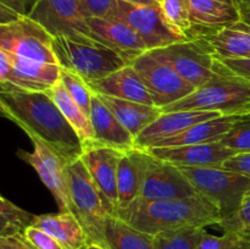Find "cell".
Returning <instances> with one entry per match:
<instances>
[{
	"label": "cell",
	"mask_w": 250,
	"mask_h": 249,
	"mask_svg": "<svg viewBox=\"0 0 250 249\" xmlns=\"http://www.w3.org/2000/svg\"><path fill=\"white\" fill-rule=\"evenodd\" d=\"M0 112L68 163L82 155L83 146L77 133L46 92L0 88Z\"/></svg>",
	"instance_id": "obj_1"
},
{
	"label": "cell",
	"mask_w": 250,
	"mask_h": 249,
	"mask_svg": "<svg viewBox=\"0 0 250 249\" xmlns=\"http://www.w3.org/2000/svg\"><path fill=\"white\" fill-rule=\"evenodd\" d=\"M134 228L156 236L188 227L219 225V209L203 195L171 200H144L138 198L128 208L116 214Z\"/></svg>",
	"instance_id": "obj_2"
},
{
	"label": "cell",
	"mask_w": 250,
	"mask_h": 249,
	"mask_svg": "<svg viewBox=\"0 0 250 249\" xmlns=\"http://www.w3.org/2000/svg\"><path fill=\"white\" fill-rule=\"evenodd\" d=\"M197 110L222 115L250 114V82L231 72L217 59L212 77L183 99L163 107V112Z\"/></svg>",
	"instance_id": "obj_3"
},
{
	"label": "cell",
	"mask_w": 250,
	"mask_h": 249,
	"mask_svg": "<svg viewBox=\"0 0 250 249\" xmlns=\"http://www.w3.org/2000/svg\"><path fill=\"white\" fill-rule=\"evenodd\" d=\"M54 51L61 67L77 73L85 82L129 65L119 53L89 36L54 37Z\"/></svg>",
	"instance_id": "obj_4"
},
{
	"label": "cell",
	"mask_w": 250,
	"mask_h": 249,
	"mask_svg": "<svg viewBox=\"0 0 250 249\" xmlns=\"http://www.w3.org/2000/svg\"><path fill=\"white\" fill-rule=\"evenodd\" d=\"M66 172L72 212L87 233L88 244L97 243L105 247V224L109 215L114 214L90 177L81 156L67 164Z\"/></svg>",
	"instance_id": "obj_5"
},
{
	"label": "cell",
	"mask_w": 250,
	"mask_h": 249,
	"mask_svg": "<svg viewBox=\"0 0 250 249\" xmlns=\"http://www.w3.org/2000/svg\"><path fill=\"white\" fill-rule=\"evenodd\" d=\"M197 192L219 209L221 219L234 214L250 193V178L222 167L178 166Z\"/></svg>",
	"instance_id": "obj_6"
},
{
	"label": "cell",
	"mask_w": 250,
	"mask_h": 249,
	"mask_svg": "<svg viewBox=\"0 0 250 249\" xmlns=\"http://www.w3.org/2000/svg\"><path fill=\"white\" fill-rule=\"evenodd\" d=\"M132 66L146 85L154 105L160 109L183 99L197 89L186 82L170 62L155 50L139 55Z\"/></svg>",
	"instance_id": "obj_7"
},
{
	"label": "cell",
	"mask_w": 250,
	"mask_h": 249,
	"mask_svg": "<svg viewBox=\"0 0 250 249\" xmlns=\"http://www.w3.org/2000/svg\"><path fill=\"white\" fill-rule=\"evenodd\" d=\"M0 49L19 58L59 65L54 37L28 16L0 23Z\"/></svg>",
	"instance_id": "obj_8"
},
{
	"label": "cell",
	"mask_w": 250,
	"mask_h": 249,
	"mask_svg": "<svg viewBox=\"0 0 250 249\" xmlns=\"http://www.w3.org/2000/svg\"><path fill=\"white\" fill-rule=\"evenodd\" d=\"M155 51L167 60L178 75L194 88L207 83L216 71V55L210 44L202 37L177 42L155 49Z\"/></svg>",
	"instance_id": "obj_9"
},
{
	"label": "cell",
	"mask_w": 250,
	"mask_h": 249,
	"mask_svg": "<svg viewBox=\"0 0 250 249\" xmlns=\"http://www.w3.org/2000/svg\"><path fill=\"white\" fill-rule=\"evenodd\" d=\"M117 20L138 34L148 51L189 39L167 23L159 4L136 5L119 0Z\"/></svg>",
	"instance_id": "obj_10"
},
{
	"label": "cell",
	"mask_w": 250,
	"mask_h": 249,
	"mask_svg": "<svg viewBox=\"0 0 250 249\" xmlns=\"http://www.w3.org/2000/svg\"><path fill=\"white\" fill-rule=\"evenodd\" d=\"M27 136L33 144V151L29 153L26 150H17L19 158L26 161L36 170L42 182L53 194L60 211H72L66 172L68 161L55 153L50 146L46 145L36 136Z\"/></svg>",
	"instance_id": "obj_11"
},
{
	"label": "cell",
	"mask_w": 250,
	"mask_h": 249,
	"mask_svg": "<svg viewBox=\"0 0 250 249\" xmlns=\"http://www.w3.org/2000/svg\"><path fill=\"white\" fill-rule=\"evenodd\" d=\"M197 194L199 193L177 165L154 158L146 151V167L142 187V199H182Z\"/></svg>",
	"instance_id": "obj_12"
},
{
	"label": "cell",
	"mask_w": 250,
	"mask_h": 249,
	"mask_svg": "<svg viewBox=\"0 0 250 249\" xmlns=\"http://www.w3.org/2000/svg\"><path fill=\"white\" fill-rule=\"evenodd\" d=\"M53 37L89 36L87 17L78 0H37L27 15Z\"/></svg>",
	"instance_id": "obj_13"
},
{
	"label": "cell",
	"mask_w": 250,
	"mask_h": 249,
	"mask_svg": "<svg viewBox=\"0 0 250 249\" xmlns=\"http://www.w3.org/2000/svg\"><path fill=\"white\" fill-rule=\"evenodd\" d=\"M124 153L111 146L94 144L83 149L81 155L90 177L114 215L117 210V170Z\"/></svg>",
	"instance_id": "obj_14"
},
{
	"label": "cell",
	"mask_w": 250,
	"mask_h": 249,
	"mask_svg": "<svg viewBox=\"0 0 250 249\" xmlns=\"http://www.w3.org/2000/svg\"><path fill=\"white\" fill-rule=\"evenodd\" d=\"M146 150L160 160L168 161L177 166L192 167H221L227 159L236 155L220 142L181 146H155Z\"/></svg>",
	"instance_id": "obj_15"
},
{
	"label": "cell",
	"mask_w": 250,
	"mask_h": 249,
	"mask_svg": "<svg viewBox=\"0 0 250 249\" xmlns=\"http://www.w3.org/2000/svg\"><path fill=\"white\" fill-rule=\"evenodd\" d=\"M90 37L119 53L129 63L146 53V48L138 34L124 22L92 17L87 19Z\"/></svg>",
	"instance_id": "obj_16"
},
{
	"label": "cell",
	"mask_w": 250,
	"mask_h": 249,
	"mask_svg": "<svg viewBox=\"0 0 250 249\" xmlns=\"http://www.w3.org/2000/svg\"><path fill=\"white\" fill-rule=\"evenodd\" d=\"M221 115L217 111H197V110L163 112L153 124H149L137 136L136 146L139 149H149L155 145L158 142L176 136L198 122L207 121Z\"/></svg>",
	"instance_id": "obj_17"
},
{
	"label": "cell",
	"mask_w": 250,
	"mask_h": 249,
	"mask_svg": "<svg viewBox=\"0 0 250 249\" xmlns=\"http://www.w3.org/2000/svg\"><path fill=\"white\" fill-rule=\"evenodd\" d=\"M12 63L9 83L0 88H16L26 92H46L61 75V66L56 63L38 62L9 54Z\"/></svg>",
	"instance_id": "obj_18"
},
{
	"label": "cell",
	"mask_w": 250,
	"mask_h": 249,
	"mask_svg": "<svg viewBox=\"0 0 250 249\" xmlns=\"http://www.w3.org/2000/svg\"><path fill=\"white\" fill-rule=\"evenodd\" d=\"M190 38L217 31L241 21L234 1L224 0H189Z\"/></svg>",
	"instance_id": "obj_19"
},
{
	"label": "cell",
	"mask_w": 250,
	"mask_h": 249,
	"mask_svg": "<svg viewBox=\"0 0 250 249\" xmlns=\"http://www.w3.org/2000/svg\"><path fill=\"white\" fill-rule=\"evenodd\" d=\"M89 119L94 133V144L111 146L121 151L136 148L134 137L122 126L95 93H93L90 102Z\"/></svg>",
	"instance_id": "obj_20"
},
{
	"label": "cell",
	"mask_w": 250,
	"mask_h": 249,
	"mask_svg": "<svg viewBox=\"0 0 250 249\" xmlns=\"http://www.w3.org/2000/svg\"><path fill=\"white\" fill-rule=\"evenodd\" d=\"M88 87L93 93L119 99L131 100L146 105H154L146 85L134 70L132 63L95 81H88ZM155 106V105H154Z\"/></svg>",
	"instance_id": "obj_21"
},
{
	"label": "cell",
	"mask_w": 250,
	"mask_h": 249,
	"mask_svg": "<svg viewBox=\"0 0 250 249\" xmlns=\"http://www.w3.org/2000/svg\"><path fill=\"white\" fill-rule=\"evenodd\" d=\"M146 167V149L133 148L125 151L117 170V210L128 208L141 198Z\"/></svg>",
	"instance_id": "obj_22"
},
{
	"label": "cell",
	"mask_w": 250,
	"mask_h": 249,
	"mask_svg": "<svg viewBox=\"0 0 250 249\" xmlns=\"http://www.w3.org/2000/svg\"><path fill=\"white\" fill-rule=\"evenodd\" d=\"M31 225L50 234L65 249H83L88 244L87 233L72 211L38 215Z\"/></svg>",
	"instance_id": "obj_23"
},
{
	"label": "cell",
	"mask_w": 250,
	"mask_h": 249,
	"mask_svg": "<svg viewBox=\"0 0 250 249\" xmlns=\"http://www.w3.org/2000/svg\"><path fill=\"white\" fill-rule=\"evenodd\" d=\"M243 115H221L219 117L198 122L189 128L185 129L181 133L170 138L158 142L154 146H181L189 144H202L219 142L239 120Z\"/></svg>",
	"instance_id": "obj_24"
},
{
	"label": "cell",
	"mask_w": 250,
	"mask_h": 249,
	"mask_svg": "<svg viewBox=\"0 0 250 249\" xmlns=\"http://www.w3.org/2000/svg\"><path fill=\"white\" fill-rule=\"evenodd\" d=\"M97 95L111 110L115 117L134 137V139L144 128H146L150 124H153L163 114L160 107H156L154 105H146L142 104V103L131 102V100L119 99V98L109 97V95Z\"/></svg>",
	"instance_id": "obj_25"
},
{
	"label": "cell",
	"mask_w": 250,
	"mask_h": 249,
	"mask_svg": "<svg viewBox=\"0 0 250 249\" xmlns=\"http://www.w3.org/2000/svg\"><path fill=\"white\" fill-rule=\"evenodd\" d=\"M217 59L250 58V27L243 22L203 34Z\"/></svg>",
	"instance_id": "obj_26"
},
{
	"label": "cell",
	"mask_w": 250,
	"mask_h": 249,
	"mask_svg": "<svg viewBox=\"0 0 250 249\" xmlns=\"http://www.w3.org/2000/svg\"><path fill=\"white\" fill-rule=\"evenodd\" d=\"M46 93L53 99L56 106L59 107L66 121L75 129L81 143H82L83 149L93 145L94 144V133H93L89 116L71 98L61 81L59 80L50 89L46 90Z\"/></svg>",
	"instance_id": "obj_27"
},
{
	"label": "cell",
	"mask_w": 250,
	"mask_h": 249,
	"mask_svg": "<svg viewBox=\"0 0 250 249\" xmlns=\"http://www.w3.org/2000/svg\"><path fill=\"white\" fill-rule=\"evenodd\" d=\"M105 247L109 249H156L155 237L146 233L120 219L109 215L104 228Z\"/></svg>",
	"instance_id": "obj_28"
},
{
	"label": "cell",
	"mask_w": 250,
	"mask_h": 249,
	"mask_svg": "<svg viewBox=\"0 0 250 249\" xmlns=\"http://www.w3.org/2000/svg\"><path fill=\"white\" fill-rule=\"evenodd\" d=\"M204 227H188L156 234V249H198Z\"/></svg>",
	"instance_id": "obj_29"
},
{
	"label": "cell",
	"mask_w": 250,
	"mask_h": 249,
	"mask_svg": "<svg viewBox=\"0 0 250 249\" xmlns=\"http://www.w3.org/2000/svg\"><path fill=\"white\" fill-rule=\"evenodd\" d=\"M159 5L167 23L178 33L190 38L189 0H161Z\"/></svg>",
	"instance_id": "obj_30"
},
{
	"label": "cell",
	"mask_w": 250,
	"mask_h": 249,
	"mask_svg": "<svg viewBox=\"0 0 250 249\" xmlns=\"http://www.w3.org/2000/svg\"><path fill=\"white\" fill-rule=\"evenodd\" d=\"M60 81L63 87H65V89L67 90L68 94L71 95V98L89 116L93 92L88 87L87 82L81 76H78L77 73H73L62 67H61Z\"/></svg>",
	"instance_id": "obj_31"
},
{
	"label": "cell",
	"mask_w": 250,
	"mask_h": 249,
	"mask_svg": "<svg viewBox=\"0 0 250 249\" xmlns=\"http://www.w3.org/2000/svg\"><path fill=\"white\" fill-rule=\"evenodd\" d=\"M219 142L234 154L250 153V114H244Z\"/></svg>",
	"instance_id": "obj_32"
},
{
	"label": "cell",
	"mask_w": 250,
	"mask_h": 249,
	"mask_svg": "<svg viewBox=\"0 0 250 249\" xmlns=\"http://www.w3.org/2000/svg\"><path fill=\"white\" fill-rule=\"evenodd\" d=\"M78 1L87 19L98 17L110 21L117 20L119 0H78Z\"/></svg>",
	"instance_id": "obj_33"
},
{
	"label": "cell",
	"mask_w": 250,
	"mask_h": 249,
	"mask_svg": "<svg viewBox=\"0 0 250 249\" xmlns=\"http://www.w3.org/2000/svg\"><path fill=\"white\" fill-rule=\"evenodd\" d=\"M217 226L224 232L241 233L244 229L250 228V194L244 198L243 203L234 214L224 217Z\"/></svg>",
	"instance_id": "obj_34"
},
{
	"label": "cell",
	"mask_w": 250,
	"mask_h": 249,
	"mask_svg": "<svg viewBox=\"0 0 250 249\" xmlns=\"http://www.w3.org/2000/svg\"><path fill=\"white\" fill-rule=\"evenodd\" d=\"M22 234L34 249H65L54 237L32 225L24 227Z\"/></svg>",
	"instance_id": "obj_35"
},
{
	"label": "cell",
	"mask_w": 250,
	"mask_h": 249,
	"mask_svg": "<svg viewBox=\"0 0 250 249\" xmlns=\"http://www.w3.org/2000/svg\"><path fill=\"white\" fill-rule=\"evenodd\" d=\"M241 238V234L234 232H224L222 236H214L204 229L198 249H229Z\"/></svg>",
	"instance_id": "obj_36"
},
{
	"label": "cell",
	"mask_w": 250,
	"mask_h": 249,
	"mask_svg": "<svg viewBox=\"0 0 250 249\" xmlns=\"http://www.w3.org/2000/svg\"><path fill=\"white\" fill-rule=\"evenodd\" d=\"M0 214L4 215L5 217H7L14 224L19 225L21 228H24L28 225H31L32 220L34 217V215L24 211L23 209L19 208L14 203L7 200L6 198L1 197V195H0Z\"/></svg>",
	"instance_id": "obj_37"
},
{
	"label": "cell",
	"mask_w": 250,
	"mask_h": 249,
	"mask_svg": "<svg viewBox=\"0 0 250 249\" xmlns=\"http://www.w3.org/2000/svg\"><path fill=\"white\" fill-rule=\"evenodd\" d=\"M222 168L241 173L250 178V153L236 154L227 159L221 166Z\"/></svg>",
	"instance_id": "obj_38"
},
{
	"label": "cell",
	"mask_w": 250,
	"mask_h": 249,
	"mask_svg": "<svg viewBox=\"0 0 250 249\" xmlns=\"http://www.w3.org/2000/svg\"><path fill=\"white\" fill-rule=\"evenodd\" d=\"M231 72L250 82V58L219 59Z\"/></svg>",
	"instance_id": "obj_39"
},
{
	"label": "cell",
	"mask_w": 250,
	"mask_h": 249,
	"mask_svg": "<svg viewBox=\"0 0 250 249\" xmlns=\"http://www.w3.org/2000/svg\"><path fill=\"white\" fill-rule=\"evenodd\" d=\"M0 249H31L22 232L12 234H0Z\"/></svg>",
	"instance_id": "obj_40"
},
{
	"label": "cell",
	"mask_w": 250,
	"mask_h": 249,
	"mask_svg": "<svg viewBox=\"0 0 250 249\" xmlns=\"http://www.w3.org/2000/svg\"><path fill=\"white\" fill-rule=\"evenodd\" d=\"M11 71L12 63L9 54L0 49V85H5L9 83Z\"/></svg>",
	"instance_id": "obj_41"
},
{
	"label": "cell",
	"mask_w": 250,
	"mask_h": 249,
	"mask_svg": "<svg viewBox=\"0 0 250 249\" xmlns=\"http://www.w3.org/2000/svg\"><path fill=\"white\" fill-rule=\"evenodd\" d=\"M21 227L19 225L14 224L12 221H10L7 217H5L4 215L0 214V234H12V233H19L22 232Z\"/></svg>",
	"instance_id": "obj_42"
},
{
	"label": "cell",
	"mask_w": 250,
	"mask_h": 249,
	"mask_svg": "<svg viewBox=\"0 0 250 249\" xmlns=\"http://www.w3.org/2000/svg\"><path fill=\"white\" fill-rule=\"evenodd\" d=\"M237 5V9L239 11L241 22L250 27V2L243 1V0H234Z\"/></svg>",
	"instance_id": "obj_43"
},
{
	"label": "cell",
	"mask_w": 250,
	"mask_h": 249,
	"mask_svg": "<svg viewBox=\"0 0 250 249\" xmlns=\"http://www.w3.org/2000/svg\"><path fill=\"white\" fill-rule=\"evenodd\" d=\"M17 16L15 12H12L11 10H9L7 7H5L4 5L0 4V23H4V22L11 21V20L17 19Z\"/></svg>",
	"instance_id": "obj_44"
},
{
	"label": "cell",
	"mask_w": 250,
	"mask_h": 249,
	"mask_svg": "<svg viewBox=\"0 0 250 249\" xmlns=\"http://www.w3.org/2000/svg\"><path fill=\"white\" fill-rule=\"evenodd\" d=\"M229 249H250V242L244 238H241L233 247H232V248Z\"/></svg>",
	"instance_id": "obj_45"
},
{
	"label": "cell",
	"mask_w": 250,
	"mask_h": 249,
	"mask_svg": "<svg viewBox=\"0 0 250 249\" xmlns=\"http://www.w3.org/2000/svg\"><path fill=\"white\" fill-rule=\"evenodd\" d=\"M127 2H131V4L136 5H158L159 2L155 0H125Z\"/></svg>",
	"instance_id": "obj_46"
},
{
	"label": "cell",
	"mask_w": 250,
	"mask_h": 249,
	"mask_svg": "<svg viewBox=\"0 0 250 249\" xmlns=\"http://www.w3.org/2000/svg\"><path fill=\"white\" fill-rule=\"evenodd\" d=\"M83 249H109V248H106V247L104 246H100V244H97V243H89L87 244Z\"/></svg>",
	"instance_id": "obj_47"
},
{
	"label": "cell",
	"mask_w": 250,
	"mask_h": 249,
	"mask_svg": "<svg viewBox=\"0 0 250 249\" xmlns=\"http://www.w3.org/2000/svg\"><path fill=\"white\" fill-rule=\"evenodd\" d=\"M241 237L242 238H244V239H247V241H249L250 242V228H248V229H244V231H242L241 233Z\"/></svg>",
	"instance_id": "obj_48"
},
{
	"label": "cell",
	"mask_w": 250,
	"mask_h": 249,
	"mask_svg": "<svg viewBox=\"0 0 250 249\" xmlns=\"http://www.w3.org/2000/svg\"><path fill=\"white\" fill-rule=\"evenodd\" d=\"M0 4L1 5H4L5 7H7V9H9V6H7V0H0ZM10 10V9H9ZM14 12V11H12Z\"/></svg>",
	"instance_id": "obj_49"
},
{
	"label": "cell",
	"mask_w": 250,
	"mask_h": 249,
	"mask_svg": "<svg viewBox=\"0 0 250 249\" xmlns=\"http://www.w3.org/2000/svg\"><path fill=\"white\" fill-rule=\"evenodd\" d=\"M224 1H234V0H224Z\"/></svg>",
	"instance_id": "obj_50"
},
{
	"label": "cell",
	"mask_w": 250,
	"mask_h": 249,
	"mask_svg": "<svg viewBox=\"0 0 250 249\" xmlns=\"http://www.w3.org/2000/svg\"><path fill=\"white\" fill-rule=\"evenodd\" d=\"M243 1H247V2H250V0H243Z\"/></svg>",
	"instance_id": "obj_51"
},
{
	"label": "cell",
	"mask_w": 250,
	"mask_h": 249,
	"mask_svg": "<svg viewBox=\"0 0 250 249\" xmlns=\"http://www.w3.org/2000/svg\"><path fill=\"white\" fill-rule=\"evenodd\" d=\"M155 1H158V2H160V1H161V0H155Z\"/></svg>",
	"instance_id": "obj_52"
},
{
	"label": "cell",
	"mask_w": 250,
	"mask_h": 249,
	"mask_svg": "<svg viewBox=\"0 0 250 249\" xmlns=\"http://www.w3.org/2000/svg\"><path fill=\"white\" fill-rule=\"evenodd\" d=\"M29 246H31V244H29ZM31 249H34V248H33V247H32V246H31Z\"/></svg>",
	"instance_id": "obj_53"
},
{
	"label": "cell",
	"mask_w": 250,
	"mask_h": 249,
	"mask_svg": "<svg viewBox=\"0 0 250 249\" xmlns=\"http://www.w3.org/2000/svg\"><path fill=\"white\" fill-rule=\"evenodd\" d=\"M0 116H1V112H0Z\"/></svg>",
	"instance_id": "obj_54"
},
{
	"label": "cell",
	"mask_w": 250,
	"mask_h": 249,
	"mask_svg": "<svg viewBox=\"0 0 250 249\" xmlns=\"http://www.w3.org/2000/svg\"><path fill=\"white\" fill-rule=\"evenodd\" d=\"M249 194H250V193H249Z\"/></svg>",
	"instance_id": "obj_55"
}]
</instances>
